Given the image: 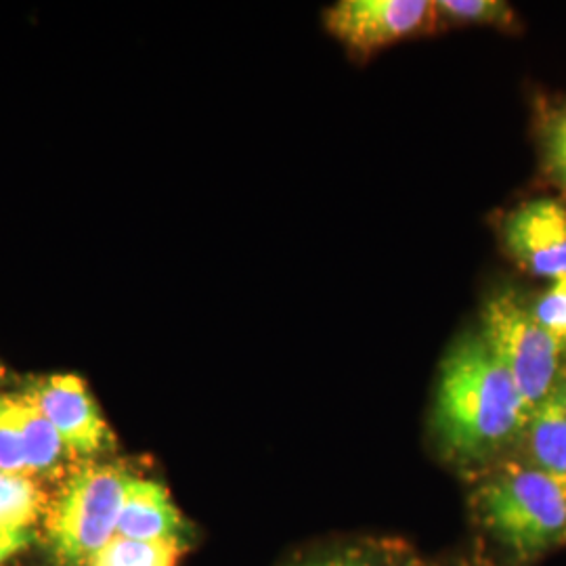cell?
<instances>
[{"label":"cell","instance_id":"1","mask_svg":"<svg viewBox=\"0 0 566 566\" xmlns=\"http://www.w3.org/2000/svg\"><path fill=\"white\" fill-rule=\"evenodd\" d=\"M528 411L506 367L481 336L447 357L434 407L441 446L462 462L485 460L525 430Z\"/></svg>","mask_w":566,"mask_h":566},{"label":"cell","instance_id":"2","mask_svg":"<svg viewBox=\"0 0 566 566\" xmlns=\"http://www.w3.org/2000/svg\"><path fill=\"white\" fill-rule=\"evenodd\" d=\"M486 531L521 560L566 542V485L535 465L506 464L474 491Z\"/></svg>","mask_w":566,"mask_h":566},{"label":"cell","instance_id":"3","mask_svg":"<svg viewBox=\"0 0 566 566\" xmlns=\"http://www.w3.org/2000/svg\"><path fill=\"white\" fill-rule=\"evenodd\" d=\"M135 476L114 465H86L61 486L46 510V537L61 566H86L114 535Z\"/></svg>","mask_w":566,"mask_h":566},{"label":"cell","instance_id":"4","mask_svg":"<svg viewBox=\"0 0 566 566\" xmlns=\"http://www.w3.org/2000/svg\"><path fill=\"white\" fill-rule=\"evenodd\" d=\"M481 338L512 376L528 416L566 376L565 346L535 319L533 308L514 292H502L486 301Z\"/></svg>","mask_w":566,"mask_h":566},{"label":"cell","instance_id":"5","mask_svg":"<svg viewBox=\"0 0 566 566\" xmlns=\"http://www.w3.org/2000/svg\"><path fill=\"white\" fill-rule=\"evenodd\" d=\"M428 0H340L325 11V28L359 55L407 39L432 21Z\"/></svg>","mask_w":566,"mask_h":566},{"label":"cell","instance_id":"6","mask_svg":"<svg viewBox=\"0 0 566 566\" xmlns=\"http://www.w3.org/2000/svg\"><path fill=\"white\" fill-rule=\"evenodd\" d=\"M25 397L55 428L65 451L91 458L112 443L109 426L81 376H49L32 386Z\"/></svg>","mask_w":566,"mask_h":566},{"label":"cell","instance_id":"7","mask_svg":"<svg viewBox=\"0 0 566 566\" xmlns=\"http://www.w3.org/2000/svg\"><path fill=\"white\" fill-rule=\"evenodd\" d=\"M507 252L528 273L547 280L566 275V208L556 200H533L516 208L504 224Z\"/></svg>","mask_w":566,"mask_h":566},{"label":"cell","instance_id":"8","mask_svg":"<svg viewBox=\"0 0 566 566\" xmlns=\"http://www.w3.org/2000/svg\"><path fill=\"white\" fill-rule=\"evenodd\" d=\"M116 535L128 539L182 542L185 521L166 486L135 476L128 485Z\"/></svg>","mask_w":566,"mask_h":566},{"label":"cell","instance_id":"9","mask_svg":"<svg viewBox=\"0 0 566 566\" xmlns=\"http://www.w3.org/2000/svg\"><path fill=\"white\" fill-rule=\"evenodd\" d=\"M525 432L533 465L566 485V376L531 411Z\"/></svg>","mask_w":566,"mask_h":566},{"label":"cell","instance_id":"10","mask_svg":"<svg viewBox=\"0 0 566 566\" xmlns=\"http://www.w3.org/2000/svg\"><path fill=\"white\" fill-rule=\"evenodd\" d=\"M46 510L44 493L32 476L0 472V528L34 531Z\"/></svg>","mask_w":566,"mask_h":566},{"label":"cell","instance_id":"11","mask_svg":"<svg viewBox=\"0 0 566 566\" xmlns=\"http://www.w3.org/2000/svg\"><path fill=\"white\" fill-rule=\"evenodd\" d=\"M15 411H18L21 437H23V446L28 453L30 474L36 476L41 472L51 470L53 465H57L65 447L61 443L55 428L42 416L41 409L32 403L25 395H21V397H15Z\"/></svg>","mask_w":566,"mask_h":566},{"label":"cell","instance_id":"12","mask_svg":"<svg viewBox=\"0 0 566 566\" xmlns=\"http://www.w3.org/2000/svg\"><path fill=\"white\" fill-rule=\"evenodd\" d=\"M185 542L128 539L114 535L86 566H177Z\"/></svg>","mask_w":566,"mask_h":566},{"label":"cell","instance_id":"13","mask_svg":"<svg viewBox=\"0 0 566 566\" xmlns=\"http://www.w3.org/2000/svg\"><path fill=\"white\" fill-rule=\"evenodd\" d=\"M0 472L32 476L15 411V397H0Z\"/></svg>","mask_w":566,"mask_h":566},{"label":"cell","instance_id":"14","mask_svg":"<svg viewBox=\"0 0 566 566\" xmlns=\"http://www.w3.org/2000/svg\"><path fill=\"white\" fill-rule=\"evenodd\" d=\"M434 7L437 13L447 20L460 23H489L507 28L514 21L512 9L500 0H439Z\"/></svg>","mask_w":566,"mask_h":566},{"label":"cell","instance_id":"15","mask_svg":"<svg viewBox=\"0 0 566 566\" xmlns=\"http://www.w3.org/2000/svg\"><path fill=\"white\" fill-rule=\"evenodd\" d=\"M533 315L566 348V275L554 280L535 303Z\"/></svg>","mask_w":566,"mask_h":566},{"label":"cell","instance_id":"16","mask_svg":"<svg viewBox=\"0 0 566 566\" xmlns=\"http://www.w3.org/2000/svg\"><path fill=\"white\" fill-rule=\"evenodd\" d=\"M544 147L554 177L566 187V107L556 112L552 120L547 122Z\"/></svg>","mask_w":566,"mask_h":566},{"label":"cell","instance_id":"17","mask_svg":"<svg viewBox=\"0 0 566 566\" xmlns=\"http://www.w3.org/2000/svg\"><path fill=\"white\" fill-rule=\"evenodd\" d=\"M34 542V531H4L0 528V566L18 556Z\"/></svg>","mask_w":566,"mask_h":566},{"label":"cell","instance_id":"18","mask_svg":"<svg viewBox=\"0 0 566 566\" xmlns=\"http://www.w3.org/2000/svg\"><path fill=\"white\" fill-rule=\"evenodd\" d=\"M298 566H378V563L359 549H346L340 554H334V556H325L319 560H313V563H306V565Z\"/></svg>","mask_w":566,"mask_h":566},{"label":"cell","instance_id":"19","mask_svg":"<svg viewBox=\"0 0 566 566\" xmlns=\"http://www.w3.org/2000/svg\"><path fill=\"white\" fill-rule=\"evenodd\" d=\"M458 566H493L491 563H486L485 558H479V556H472L468 560H462Z\"/></svg>","mask_w":566,"mask_h":566},{"label":"cell","instance_id":"20","mask_svg":"<svg viewBox=\"0 0 566 566\" xmlns=\"http://www.w3.org/2000/svg\"><path fill=\"white\" fill-rule=\"evenodd\" d=\"M413 566H424V565H413Z\"/></svg>","mask_w":566,"mask_h":566}]
</instances>
